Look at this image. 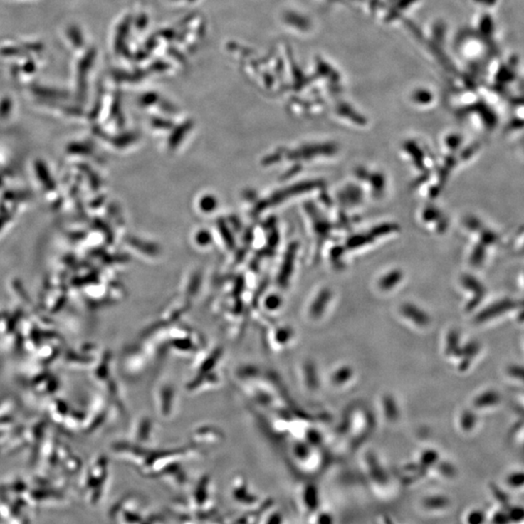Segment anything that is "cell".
Masks as SVG:
<instances>
[{
    "label": "cell",
    "mask_w": 524,
    "mask_h": 524,
    "mask_svg": "<svg viewBox=\"0 0 524 524\" xmlns=\"http://www.w3.org/2000/svg\"><path fill=\"white\" fill-rule=\"evenodd\" d=\"M152 512L140 496L130 494L113 505L109 518L113 524H144Z\"/></svg>",
    "instance_id": "cell-1"
},
{
    "label": "cell",
    "mask_w": 524,
    "mask_h": 524,
    "mask_svg": "<svg viewBox=\"0 0 524 524\" xmlns=\"http://www.w3.org/2000/svg\"><path fill=\"white\" fill-rule=\"evenodd\" d=\"M231 498L234 505L241 508L245 512L267 509V502H261L256 494L248 488L247 482L242 478L234 481L231 488Z\"/></svg>",
    "instance_id": "cell-2"
},
{
    "label": "cell",
    "mask_w": 524,
    "mask_h": 524,
    "mask_svg": "<svg viewBox=\"0 0 524 524\" xmlns=\"http://www.w3.org/2000/svg\"><path fill=\"white\" fill-rule=\"evenodd\" d=\"M403 313L407 315V317L412 318L411 320H413L414 322L419 323V325H425L427 322L426 315H425L424 312H421V310L419 311L416 307H405V308H403Z\"/></svg>",
    "instance_id": "cell-3"
},
{
    "label": "cell",
    "mask_w": 524,
    "mask_h": 524,
    "mask_svg": "<svg viewBox=\"0 0 524 524\" xmlns=\"http://www.w3.org/2000/svg\"><path fill=\"white\" fill-rule=\"evenodd\" d=\"M6 524H28V515L25 514V513H23V510H19V512L16 513L14 515H12L5 523Z\"/></svg>",
    "instance_id": "cell-4"
}]
</instances>
